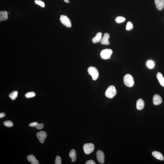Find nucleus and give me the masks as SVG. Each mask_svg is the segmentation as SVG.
I'll use <instances>...</instances> for the list:
<instances>
[{
	"label": "nucleus",
	"instance_id": "obj_29",
	"mask_svg": "<svg viewBox=\"0 0 164 164\" xmlns=\"http://www.w3.org/2000/svg\"><path fill=\"white\" fill-rule=\"evenodd\" d=\"M95 162L93 160H90L86 162L85 164H96Z\"/></svg>",
	"mask_w": 164,
	"mask_h": 164
},
{
	"label": "nucleus",
	"instance_id": "obj_27",
	"mask_svg": "<svg viewBox=\"0 0 164 164\" xmlns=\"http://www.w3.org/2000/svg\"><path fill=\"white\" fill-rule=\"evenodd\" d=\"M36 128L37 129H42L44 127V125L43 123L41 124H39L37 125L36 126Z\"/></svg>",
	"mask_w": 164,
	"mask_h": 164
},
{
	"label": "nucleus",
	"instance_id": "obj_4",
	"mask_svg": "<svg viewBox=\"0 0 164 164\" xmlns=\"http://www.w3.org/2000/svg\"><path fill=\"white\" fill-rule=\"evenodd\" d=\"M84 152L86 154H89L93 152L95 149L94 145L92 143H86L83 147Z\"/></svg>",
	"mask_w": 164,
	"mask_h": 164
},
{
	"label": "nucleus",
	"instance_id": "obj_5",
	"mask_svg": "<svg viewBox=\"0 0 164 164\" xmlns=\"http://www.w3.org/2000/svg\"><path fill=\"white\" fill-rule=\"evenodd\" d=\"M112 53V50L109 49H105L101 51L100 56L101 58L106 60L110 58Z\"/></svg>",
	"mask_w": 164,
	"mask_h": 164
},
{
	"label": "nucleus",
	"instance_id": "obj_14",
	"mask_svg": "<svg viewBox=\"0 0 164 164\" xmlns=\"http://www.w3.org/2000/svg\"><path fill=\"white\" fill-rule=\"evenodd\" d=\"M28 161L31 162L32 164H39L38 161L36 159L35 157L32 155H29L27 157Z\"/></svg>",
	"mask_w": 164,
	"mask_h": 164
},
{
	"label": "nucleus",
	"instance_id": "obj_26",
	"mask_svg": "<svg viewBox=\"0 0 164 164\" xmlns=\"http://www.w3.org/2000/svg\"><path fill=\"white\" fill-rule=\"evenodd\" d=\"M62 159L60 156H56L55 160V164H62Z\"/></svg>",
	"mask_w": 164,
	"mask_h": 164
},
{
	"label": "nucleus",
	"instance_id": "obj_20",
	"mask_svg": "<svg viewBox=\"0 0 164 164\" xmlns=\"http://www.w3.org/2000/svg\"><path fill=\"white\" fill-rule=\"evenodd\" d=\"M125 20L126 19L125 18L121 16L117 17L115 19V22L118 23H123L125 21Z\"/></svg>",
	"mask_w": 164,
	"mask_h": 164
},
{
	"label": "nucleus",
	"instance_id": "obj_23",
	"mask_svg": "<svg viewBox=\"0 0 164 164\" xmlns=\"http://www.w3.org/2000/svg\"><path fill=\"white\" fill-rule=\"evenodd\" d=\"M133 25L132 22H128L126 27V30L130 31L133 28Z\"/></svg>",
	"mask_w": 164,
	"mask_h": 164
},
{
	"label": "nucleus",
	"instance_id": "obj_13",
	"mask_svg": "<svg viewBox=\"0 0 164 164\" xmlns=\"http://www.w3.org/2000/svg\"><path fill=\"white\" fill-rule=\"evenodd\" d=\"M102 34L101 32H98L96 34V36L92 39V41L93 43H96L99 42L102 39Z\"/></svg>",
	"mask_w": 164,
	"mask_h": 164
},
{
	"label": "nucleus",
	"instance_id": "obj_22",
	"mask_svg": "<svg viewBox=\"0 0 164 164\" xmlns=\"http://www.w3.org/2000/svg\"><path fill=\"white\" fill-rule=\"evenodd\" d=\"M35 96V93L34 92H29V93L26 94L25 95V96L27 98L33 97Z\"/></svg>",
	"mask_w": 164,
	"mask_h": 164
},
{
	"label": "nucleus",
	"instance_id": "obj_11",
	"mask_svg": "<svg viewBox=\"0 0 164 164\" xmlns=\"http://www.w3.org/2000/svg\"><path fill=\"white\" fill-rule=\"evenodd\" d=\"M156 8L159 10H163L164 7V0H155Z\"/></svg>",
	"mask_w": 164,
	"mask_h": 164
},
{
	"label": "nucleus",
	"instance_id": "obj_7",
	"mask_svg": "<svg viewBox=\"0 0 164 164\" xmlns=\"http://www.w3.org/2000/svg\"><path fill=\"white\" fill-rule=\"evenodd\" d=\"M36 136L40 143H43L47 136V134L44 131H41L37 133Z\"/></svg>",
	"mask_w": 164,
	"mask_h": 164
},
{
	"label": "nucleus",
	"instance_id": "obj_6",
	"mask_svg": "<svg viewBox=\"0 0 164 164\" xmlns=\"http://www.w3.org/2000/svg\"><path fill=\"white\" fill-rule=\"evenodd\" d=\"M60 21L62 24L67 27L70 28L71 26V21L66 16L62 15L60 16Z\"/></svg>",
	"mask_w": 164,
	"mask_h": 164
},
{
	"label": "nucleus",
	"instance_id": "obj_12",
	"mask_svg": "<svg viewBox=\"0 0 164 164\" xmlns=\"http://www.w3.org/2000/svg\"><path fill=\"white\" fill-rule=\"evenodd\" d=\"M145 103L143 100L141 98L139 99L137 102V108L138 110H141L144 108Z\"/></svg>",
	"mask_w": 164,
	"mask_h": 164
},
{
	"label": "nucleus",
	"instance_id": "obj_31",
	"mask_svg": "<svg viewBox=\"0 0 164 164\" xmlns=\"http://www.w3.org/2000/svg\"><path fill=\"white\" fill-rule=\"evenodd\" d=\"M64 1L66 3H69V1L68 0H64Z\"/></svg>",
	"mask_w": 164,
	"mask_h": 164
},
{
	"label": "nucleus",
	"instance_id": "obj_25",
	"mask_svg": "<svg viewBox=\"0 0 164 164\" xmlns=\"http://www.w3.org/2000/svg\"><path fill=\"white\" fill-rule=\"evenodd\" d=\"M35 3L36 4L42 7H44L45 6L44 3L43 1H40V0H35Z\"/></svg>",
	"mask_w": 164,
	"mask_h": 164
},
{
	"label": "nucleus",
	"instance_id": "obj_30",
	"mask_svg": "<svg viewBox=\"0 0 164 164\" xmlns=\"http://www.w3.org/2000/svg\"><path fill=\"white\" fill-rule=\"evenodd\" d=\"M5 114L4 113V112L1 113L0 114V118H1L4 117L5 116Z\"/></svg>",
	"mask_w": 164,
	"mask_h": 164
},
{
	"label": "nucleus",
	"instance_id": "obj_10",
	"mask_svg": "<svg viewBox=\"0 0 164 164\" xmlns=\"http://www.w3.org/2000/svg\"><path fill=\"white\" fill-rule=\"evenodd\" d=\"M109 37H110V36L109 34L108 33H105L101 40V44L105 45H109L110 44V42L109 41Z\"/></svg>",
	"mask_w": 164,
	"mask_h": 164
},
{
	"label": "nucleus",
	"instance_id": "obj_3",
	"mask_svg": "<svg viewBox=\"0 0 164 164\" xmlns=\"http://www.w3.org/2000/svg\"><path fill=\"white\" fill-rule=\"evenodd\" d=\"M87 72L92 77L93 80H96L99 76V72L97 69L94 67H89L87 69Z\"/></svg>",
	"mask_w": 164,
	"mask_h": 164
},
{
	"label": "nucleus",
	"instance_id": "obj_8",
	"mask_svg": "<svg viewBox=\"0 0 164 164\" xmlns=\"http://www.w3.org/2000/svg\"><path fill=\"white\" fill-rule=\"evenodd\" d=\"M96 158L99 163L103 164L104 163L105 155L103 151L98 150L96 153Z\"/></svg>",
	"mask_w": 164,
	"mask_h": 164
},
{
	"label": "nucleus",
	"instance_id": "obj_16",
	"mask_svg": "<svg viewBox=\"0 0 164 164\" xmlns=\"http://www.w3.org/2000/svg\"><path fill=\"white\" fill-rule=\"evenodd\" d=\"M8 18V13L7 11H5L0 12V21H5Z\"/></svg>",
	"mask_w": 164,
	"mask_h": 164
},
{
	"label": "nucleus",
	"instance_id": "obj_21",
	"mask_svg": "<svg viewBox=\"0 0 164 164\" xmlns=\"http://www.w3.org/2000/svg\"><path fill=\"white\" fill-rule=\"evenodd\" d=\"M4 124L5 126L7 127H12L13 126V123L12 122L9 120L4 122Z\"/></svg>",
	"mask_w": 164,
	"mask_h": 164
},
{
	"label": "nucleus",
	"instance_id": "obj_15",
	"mask_svg": "<svg viewBox=\"0 0 164 164\" xmlns=\"http://www.w3.org/2000/svg\"><path fill=\"white\" fill-rule=\"evenodd\" d=\"M152 155L156 159L159 160H163L164 158L161 153L157 151H154L152 153Z\"/></svg>",
	"mask_w": 164,
	"mask_h": 164
},
{
	"label": "nucleus",
	"instance_id": "obj_1",
	"mask_svg": "<svg viewBox=\"0 0 164 164\" xmlns=\"http://www.w3.org/2000/svg\"><path fill=\"white\" fill-rule=\"evenodd\" d=\"M116 90L115 87L113 85H111L108 87L105 94L107 97L112 98L116 95Z\"/></svg>",
	"mask_w": 164,
	"mask_h": 164
},
{
	"label": "nucleus",
	"instance_id": "obj_9",
	"mask_svg": "<svg viewBox=\"0 0 164 164\" xmlns=\"http://www.w3.org/2000/svg\"><path fill=\"white\" fill-rule=\"evenodd\" d=\"M153 102L154 105H159L162 102V99L160 95L158 94L154 95L153 98Z\"/></svg>",
	"mask_w": 164,
	"mask_h": 164
},
{
	"label": "nucleus",
	"instance_id": "obj_2",
	"mask_svg": "<svg viewBox=\"0 0 164 164\" xmlns=\"http://www.w3.org/2000/svg\"><path fill=\"white\" fill-rule=\"evenodd\" d=\"M123 82L126 86L132 87L134 85V80L133 78L131 75L127 74L125 75L123 78Z\"/></svg>",
	"mask_w": 164,
	"mask_h": 164
},
{
	"label": "nucleus",
	"instance_id": "obj_18",
	"mask_svg": "<svg viewBox=\"0 0 164 164\" xmlns=\"http://www.w3.org/2000/svg\"><path fill=\"white\" fill-rule=\"evenodd\" d=\"M157 77L161 85L164 87V78L161 73L160 72L157 73Z\"/></svg>",
	"mask_w": 164,
	"mask_h": 164
},
{
	"label": "nucleus",
	"instance_id": "obj_24",
	"mask_svg": "<svg viewBox=\"0 0 164 164\" xmlns=\"http://www.w3.org/2000/svg\"><path fill=\"white\" fill-rule=\"evenodd\" d=\"M147 65L148 68L152 69L154 68V62L152 61H149L147 63Z\"/></svg>",
	"mask_w": 164,
	"mask_h": 164
},
{
	"label": "nucleus",
	"instance_id": "obj_28",
	"mask_svg": "<svg viewBox=\"0 0 164 164\" xmlns=\"http://www.w3.org/2000/svg\"><path fill=\"white\" fill-rule=\"evenodd\" d=\"M38 123L36 122H33L30 123L29 125V126H31V127H36V126L38 124Z\"/></svg>",
	"mask_w": 164,
	"mask_h": 164
},
{
	"label": "nucleus",
	"instance_id": "obj_17",
	"mask_svg": "<svg viewBox=\"0 0 164 164\" xmlns=\"http://www.w3.org/2000/svg\"><path fill=\"white\" fill-rule=\"evenodd\" d=\"M69 156L71 159V161L73 162L76 161V153L75 150L72 149L69 153Z\"/></svg>",
	"mask_w": 164,
	"mask_h": 164
},
{
	"label": "nucleus",
	"instance_id": "obj_19",
	"mask_svg": "<svg viewBox=\"0 0 164 164\" xmlns=\"http://www.w3.org/2000/svg\"><path fill=\"white\" fill-rule=\"evenodd\" d=\"M18 92L17 91H15L12 92L9 95L11 99L12 100H14L16 99V98L18 97Z\"/></svg>",
	"mask_w": 164,
	"mask_h": 164
}]
</instances>
